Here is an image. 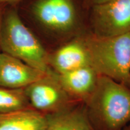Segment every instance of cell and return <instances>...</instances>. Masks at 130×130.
<instances>
[{
	"label": "cell",
	"instance_id": "6da1fadb",
	"mask_svg": "<svg viewBox=\"0 0 130 130\" xmlns=\"http://www.w3.org/2000/svg\"><path fill=\"white\" fill-rule=\"evenodd\" d=\"M84 102L95 130H122L130 122V88L113 79L99 75L95 89Z\"/></svg>",
	"mask_w": 130,
	"mask_h": 130
},
{
	"label": "cell",
	"instance_id": "7a4b0ae2",
	"mask_svg": "<svg viewBox=\"0 0 130 130\" xmlns=\"http://www.w3.org/2000/svg\"><path fill=\"white\" fill-rule=\"evenodd\" d=\"M89 66L104 76L130 88V32L101 37L92 33L81 36Z\"/></svg>",
	"mask_w": 130,
	"mask_h": 130
},
{
	"label": "cell",
	"instance_id": "3957f363",
	"mask_svg": "<svg viewBox=\"0 0 130 130\" xmlns=\"http://www.w3.org/2000/svg\"><path fill=\"white\" fill-rule=\"evenodd\" d=\"M0 49L3 53L42 72L47 73L52 70L49 65V53L14 10L4 14Z\"/></svg>",
	"mask_w": 130,
	"mask_h": 130
},
{
	"label": "cell",
	"instance_id": "277c9868",
	"mask_svg": "<svg viewBox=\"0 0 130 130\" xmlns=\"http://www.w3.org/2000/svg\"><path fill=\"white\" fill-rule=\"evenodd\" d=\"M90 9L93 35L113 37L130 32V0H111Z\"/></svg>",
	"mask_w": 130,
	"mask_h": 130
},
{
	"label": "cell",
	"instance_id": "5b68a950",
	"mask_svg": "<svg viewBox=\"0 0 130 130\" xmlns=\"http://www.w3.org/2000/svg\"><path fill=\"white\" fill-rule=\"evenodd\" d=\"M32 13L43 27L57 34L72 33L79 25L78 13L73 0H36Z\"/></svg>",
	"mask_w": 130,
	"mask_h": 130
},
{
	"label": "cell",
	"instance_id": "8992f818",
	"mask_svg": "<svg viewBox=\"0 0 130 130\" xmlns=\"http://www.w3.org/2000/svg\"><path fill=\"white\" fill-rule=\"evenodd\" d=\"M24 90L29 103L41 113H54L71 106L73 99L61 87L53 70Z\"/></svg>",
	"mask_w": 130,
	"mask_h": 130
},
{
	"label": "cell",
	"instance_id": "52a82bcc",
	"mask_svg": "<svg viewBox=\"0 0 130 130\" xmlns=\"http://www.w3.org/2000/svg\"><path fill=\"white\" fill-rule=\"evenodd\" d=\"M45 74L9 54L0 53V87L25 89Z\"/></svg>",
	"mask_w": 130,
	"mask_h": 130
},
{
	"label": "cell",
	"instance_id": "ba28073f",
	"mask_svg": "<svg viewBox=\"0 0 130 130\" xmlns=\"http://www.w3.org/2000/svg\"><path fill=\"white\" fill-rule=\"evenodd\" d=\"M50 67L57 74L89 66V58L82 37L78 36L49 54Z\"/></svg>",
	"mask_w": 130,
	"mask_h": 130
},
{
	"label": "cell",
	"instance_id": "9c48e42d",
	"mask_svg": "<svg viewBox=\"0 0 130 130\" xmlns=\"http://www.w3.org/2000/svg\"><path fill=\"white\" fill-rule=\"evenodd\" d=\"M56 77L63 89L72 99L84 101L95 89L99 75L90 66H85Z\"/></svg>",
	"mask_w": 130,
	"mask_h": 130
},
{
	"label": "cell",
	"instance_id": "30bf717a",
	"mask_svg": "<svg viewBox=\"0 0 130 130\" xmlns=\"http://www.w3.org/2000/svg\"><path fill=\"white\" fill-rule=\"evenodd\" d=\"M45 130H95L89 121L84 105L70 106L47 115Z\"/></svg>",
	"mask_w": 130,
	"mask_h": 130
},
{
	"label": "cell",
	"instance_id": "8fae6325",
	"mask_svg": "<svg viewBox=\"0 0 130 130\" xmlns=\"http://www.w3.org/2000/svg\"><path fill=\"white\" fill-rule=\"evenodd\" d=\"M47 122V116L29 108L0 114V130H45Z\"/></svg>",
	"mask_w": 130,
	"mask_h": 130
},
{
	"label": "cell",
	"instance_id": "7c38bea8",
	"mask_svg": "<svg viewBox=\"0 0 130 130\" xmlns=\"http://www.w3.org/2000/svg\"><path fill=\"white\" fill-rule=\"evenodd\" d=\"M29 104L24 89L0 87V114L26 109Z\"/></svg>",
	"mask_w": 130,
	"mask_h": 130
},
{
	"label": "cell",
	"instance_id": "4fadbf2b",
	"mask_svg": "<svg viewBox=\"0 0 130 130\" xmlns=\"http://www.w3.org/2000/svg\"><path fill=\"white\" fill-rule=\"evenodd\" d=\"M110 1H111V0H84V2L88 7L90 8L92 6L107 3Z\"/></svg>",
	"mask_w": 130,
	"mask_h": 130
},
{
	"label": "cell",
	"instance_id": "5bb4252c",
	"mask_svg": "<svg viewBox=\"0 0 130 130\" xmlns=\"http://www.w3.org/2000/svg\"><path fill=\"white\" fill-rule=\"evenodd\" d=\"M22 1V0H0V4H9L12 5H16Z\"/></svg>",
	"mask_w": 130,
	"mask_h": 130
},
{
	"label": "cell",
	"instance_id": "9a60e30c",
	"mask_svg": "<svg viewBox=\"0 0 130 130\" xmlns=\"http://www.w3.org/2000/svg\"><path fill=\"white\" fill-rule=\"evenodd\" d=\"M2 5L3 4H0V34H1V27H2V24H3V17H4Z\"/></svg>",
	"mask_w": 130,
	"mask_h": 130
},
{
	"label": "cell",
	"instance_id": "2e32d148",
	"mask_svg": "<svg viewBox=\"0 0 130 130\" xmlns=\"http://www.w3.org/2000/svg\"><path fill=\"white\" fill-rule=\"evenodd\" d=\"M122 130H130V122L129 123H128V124L126 125Z\"/></svg>",
	"mask_w": 130,
	"mask_h": 130
}]
</instances>
